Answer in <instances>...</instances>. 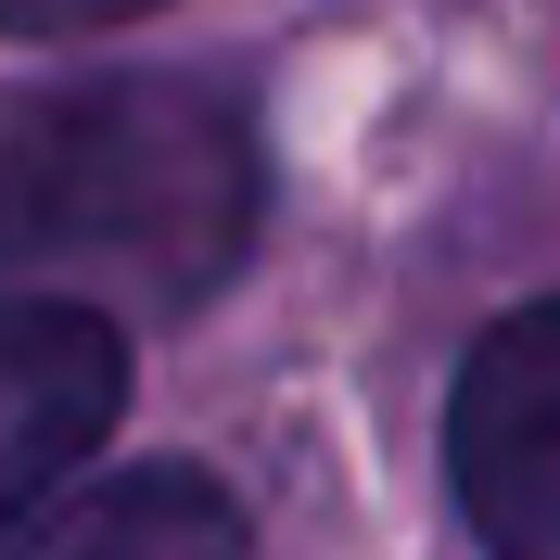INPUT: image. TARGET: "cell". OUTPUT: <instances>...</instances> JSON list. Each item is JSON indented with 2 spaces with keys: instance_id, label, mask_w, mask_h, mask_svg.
Returning a JSON list of instances; mask_svg holds the SVG:
<instances>
[{
  "instance_id": "cell-1",
  "label": "cell",
  "mask_w": 560,
  "mask_h": 560,
  "mask_svg": "<svg viewBox=\"0 0 560 560\" xmlns=\"http://www.w3.org/2000/svg\"><path fill=\"white\" fill-rule=\"evenodd\" d=\"M255 243V128L217 77H77L0 128V280H65V306L178 318Z\"/></svg>"
},
{
  "instance_id": "cell-2",
  "label": "cell",
  "mask_w": 560,
  "mask_h": 560,
  "mask_svg": "<svg viewBox=\"0 0 560 560\" xmlns=\"http://www.w3.org/2000/svg\"><path fill=\"white\" fill-rule=\"evenodd\" d=\"M446 471L485 560H560V293L510 306L458 357L446 395Z\"/></svg>"
},
{
  "instance_id": "cell-3",
  "label": "cell",
  "mask_w": 560,
  "mask_h": 560,
  "mask_svg": "<svg viewBox=\"0 0 560 560\" xmlns=\"http://www.w3.org/2000/svg\"><path fill=\"white\" fill-rule=\"evenodd\" d=\"M115 420H128V331L65 293H13L0 306V548Z\"/></svg>"
},
{
  "instance_id": "cell-4",
  "label": "cell",
  "mask_w": 560,
  "mask_h": 560,
  "mask_svg": "<svg viewBox=\"0 0 560 560\" xmlns=\"http://www.w3.org/2000/svg\"><path fill=\"white\" fill-rule=\"evenodd\" d=\"M13 560H255L230 485L178 471V458H140V471H103L90 497H65L51 523H26Z\"/></svg>"
},
{
  "instance_id": "cell-5",
  "label": "cell",
  "mask_w": 560,
  "mask_h": 560,
  "mask_svg": "<svg viewBox=\"0 0 560 560\" xmlns=\"http://www.w3.org/2000/svg\"><path fill=\"white\" fill-rule=\"evenodd\" d=\"M166 0H0V38H90V26H140Z\"/></svg>"
}]
</instances>
